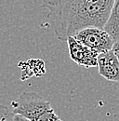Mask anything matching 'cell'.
<instances>
[{
  "label": "cell",
  "instance_id": "cell-6",
  "mask_svg": "<svg viewBox=\"0 0 119 121\" xmlns=\"http://www.w3.org/2000/svg\"><path fill=\"white\" fill-rule=\"evenodd\" d=\"M103 29L114 39L115 42H119V0H115L109 18Z\"/></svg>",
  "mask_w": 119,
  "mask_h": 121
},
{
  "label": "cell",
  "instance_id": "cell-1",
  "mask_svg": "<svg viewBox=\"0 0 119 121\" xmlns=\"http://www.w3.org/2000/svg\"><path fill=\"white\" fill-rule=\"evenodd\" d=\"M115 0H42L56 37H68L88 27L103 29Z\"/></svg>",
  "mask_w": 119,
  "mask_h": 121
},
{
  "label": "cell",
  "instance_id": "cell-4",
  "mask_svg": "<svg viewBox=\"0 0 119 121\" xmlns=\"http://www.w3.org/2000/svg\"><path fill=\"white\" fill-rule=\"evenodd\" d=\"M66 42L68 45L69 55L75 63L86 68L97 67L99 54L96 51L81 44L73 36L68 37Z\"/></svg>",
  "mask_w": 119,
  "mask_h": 121
},
{
  "label": "cell",
  "instance_id": "cell-2",
  "mask_svg": "<svg viewBox=\"0 0 119 121\" xmlns=\"http://www.w3.org/2000/svg\"><path fill=\"white\" fill-rule=\"evenodd\" d=\"M11 106L13 115L22 116L30 121H35L46 111L52 108L49 102L32 91L23 92L17 100L11 102Z\"/></svg>",
  "mask_w": 119,
  "mask_h": 121
},
{
  "label": "cell",
  "instance_id": "cell-7",
  "mask_svg": "<svg viewBox=\"0 0 119 121\" xmlns=\"http://www.w3.org/2000/svg\"><path fill=\"white\" fill-rule=\"evenodd\" d=\"M112 51L116 56V58L119 61V42H115V44L113 46V48H112Z\"/></svg>",
  "mask_w": 119,
  "mask_h": 121
},
{
  "label": "cell",
  "instance_id": "cell-5",
  "mask_svg": "<svg viewBox=\"0 0 119 121\" xmlns=\"http://www.w3.org/2000/svg\"><path fill=\"white\" fill-rule=\"evenodd\" d=\"M99 74L106 80L119 82V61L112 50L98 56Z\"/></svg>",
  "mask_w": 119,
  "mask_h": 121
},
{
  "label": "cell",
  "instance_id": "cell-8",
  "mask_svg": "<svg viewBox=\"0 0 119 121\" xmlns=\"http://www.w3.org/2000/svg\"><path fill=\"white\" fill-rule=\"evenodd\" d=\"M11 121H30L29 119H27L26 117L20 116V115H13L12 117V120Z\"/></svg>",
  "mask_w": 119,
  "mask_h": 121
},
{
  "label": "cell",
  "instance_id": "cell-3",
  "mask_svg": "<svg viewBox=\"0 0 119 121\" xmlns=\"http://www.w3.org/2000/svg\"><path fill=\"white\" fill-rule=\"evenodd\" d=\"M73 37L98 54L112 50L115 41L113 37L102 28L88 27L77 32Z\"/></svg>",
  "mask_w": 119,
  "mask_h": 121
}]
</instances>
